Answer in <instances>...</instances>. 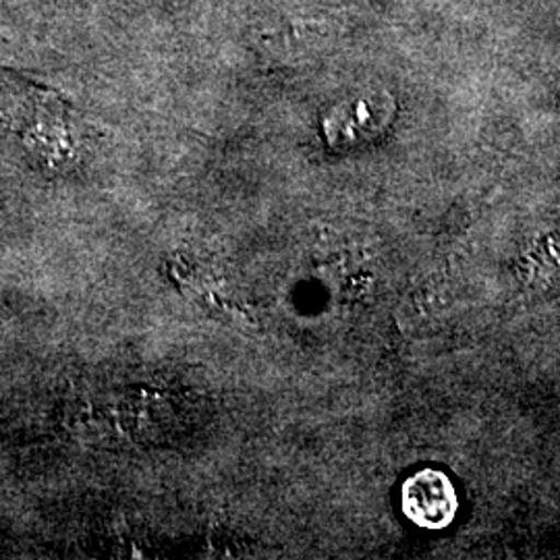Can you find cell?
I'll return each mask as SVG.
<instances>
[{
    "mask_svg": "<svg viewBox=\"0 0 560 560\" xmlns=\"http://www.w3.org/2000/svg\"><path fill=\"white\" fill-rule=\"evenodd\" d=\"M402 513L423 529L448 527L459 509L455 486L439 469H421L402 486Z\"/></svg>",
    "mask_w": 560,
    "mask_h": 560,
    "instance_id": "cell-1",
    "label": "cell"
}]
</instances>
